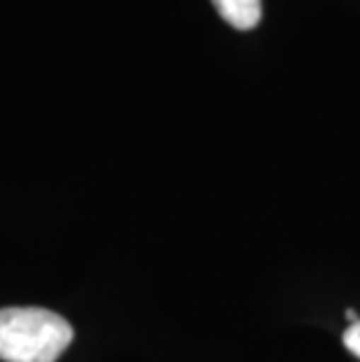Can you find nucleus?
<instances>
[{
  "label": "nucleus",
  "mask_w": 360,
  "mask_h": 362,
  "mask_svg": "<svg viewBox=\"0 0 360 362\" xmlns=\"http://www.w3.org/2000/svg\"><path fill=\"white\" fill-rule=\"evenodd\" d=\"M73 341V327L59 313L37 306L0 309V360L57 362Z\"/></svg>",
  "instance_id": "f257e3e1"
},
{
  "label": "nucleus",
  "mask_w": 360,
  "mask_h": 362,
  "mask_svg": "<svg viewBox=\"0 0 360 362\" xmlns=\"http://www.w3.org/2000/svg\"><path fill=\"white\" fill-rule=\"evenodd\" d=\"M229 26L250 30L262 19V0H211Z\"/></svg>",
  "instance_id": "f03ea898"
},
{
  "label": "nucleus",
  "mask_w": 360,
  "mask_h": 362,
  "mask_svg": "<svg viewBox=\"0 0 360 362\" xmlns=\"http://www.w3.org/2000/svg\"><path fill=\"white\" fill-rule=\"evenodd\" d=\"M344 346H347L356 358H360V320H356L354 325L344 332Z\"/></svg>",
  "instance_id": "7ed1b4c3"
},
{
  "label": "nucleus",
  "mask_w": 360,
  "mask_h": 362,
  "mask_svg": "<svg viewBox=\"0 0 360 362\" xmlns=\"http://www.w3.org/2000/svg\"><path fill=\"white\" fill-rule=\"evenodd\" d=\"M347 318L356 322V311H354V309H349V311H347Z\"/></svg>",
  "instance_id": "20e7f679"
}]
</instances>
